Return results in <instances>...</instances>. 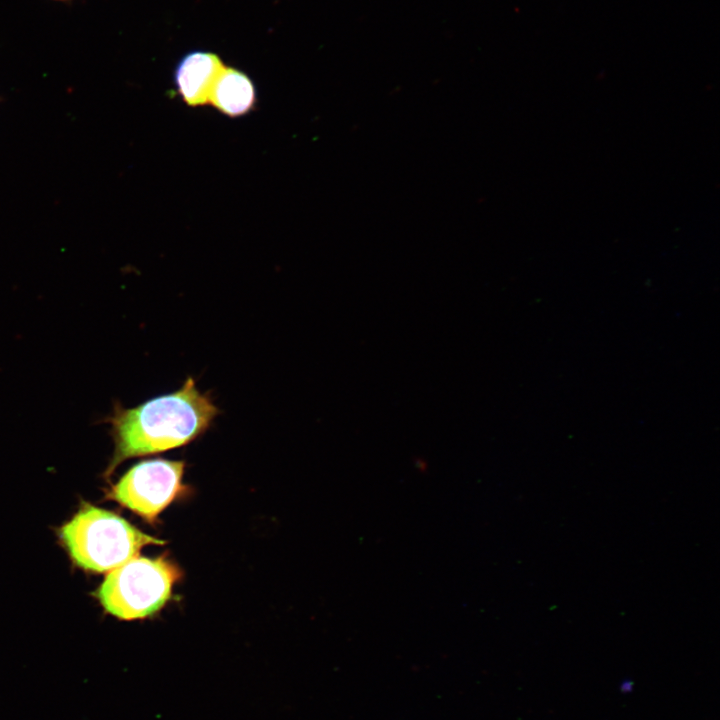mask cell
Listing matches in <instances>:
<instances>
[{
  "mask_svg": "<svg viewBox=\"0 0 720 720\" xmlns=\"http://www.w3.org/2000/svg\"><path fill=\"white\" fill-rule=\"evenodd\" d=\"M220 58L210 52L194 51L177 64L174 82L177 93L191 107L209 103L213 84L223 69Z\"/></svg>",
  "mask_w": 720,
  "mask_h": 720,
  "instance_id": "cell-5",
  "label": "cell"
},
{
  "mask_svg": "<svg viewBox=\"0 0 720 720\" xmlns=\"http://www.w3.org/2000/svg\"><path fill=\"white\" fill-rule=\"evenodd\" d=\"M218 414L210 394L200 392L192 377L179 390L136 407L118 404L108 419L115 441L111 467L127 458L186 445L202 435Z\"/></svg>",
  "mask_w": 720,
  "mask_h": 720,
  "instance_id": "cell-1",
  "label": "cell"
},
{
  "mask_svg": "<svg viewBox=\"0 0 720 720\" xmlns=\"http://www.w3.org/2000/svg\"><path fill=\"white\" fill-rule=\"evenodd\" d=\"M180 576L165 559L134 557L111 570L97 596L105 610L120 619L145 618L165 605Z\"/></svg>",
  "mask_w": 720,
  "mask_h": 720,
  "instance_id": "cell-3",
  "label": "cell"
},
{
  "mask_svg": "<svg viewBox=\"0 0 720 720\" xmlns=\"http://www.w3.org/2000/svg\"><path fill=\"white\" fill-rule=\"evenodd\" d=\"M184 468V461L140 462L114 486L112 497L148 521H155L183 487Z\"/></svg>",
  "mask_w": 720,
  "mask_h": 720,
  "instance_id": "cell-4",
  "label": "cell"
},
{
  "mask_svg": "<svg viewBox=\"0 0 720 720\" xmlns=\"http://www.w3.org/2000/svg\"><path fill=\"white\" fill-rule=\"evenodd\" d=\"M73 561L86 570L106 572L137 557L145 545L165 541L144 534L120 516L86 505L61 529Z\"/></svg>",
  "mask_w": 720,
  "mask_h": 720,
  "instance_id": "cell-2",
  "label": "cell"
},
{
  "mask_svg": "<svg viewBox=\"0 0 720 720\" xmlns=\"http://www.w3.org/2000/svg\"><path fill=\"white\" fill-rule=\"evenodd\" d=\"M256 98L252 80L244 72L224 66L213 84L209 103L222 114L235 118L249 113Z\"/></svg>",
  "mask_w": 720,
  "mask_h": 720,
  "instance_id": "cell-6",
  "label": "cell"
}]
</instances>
